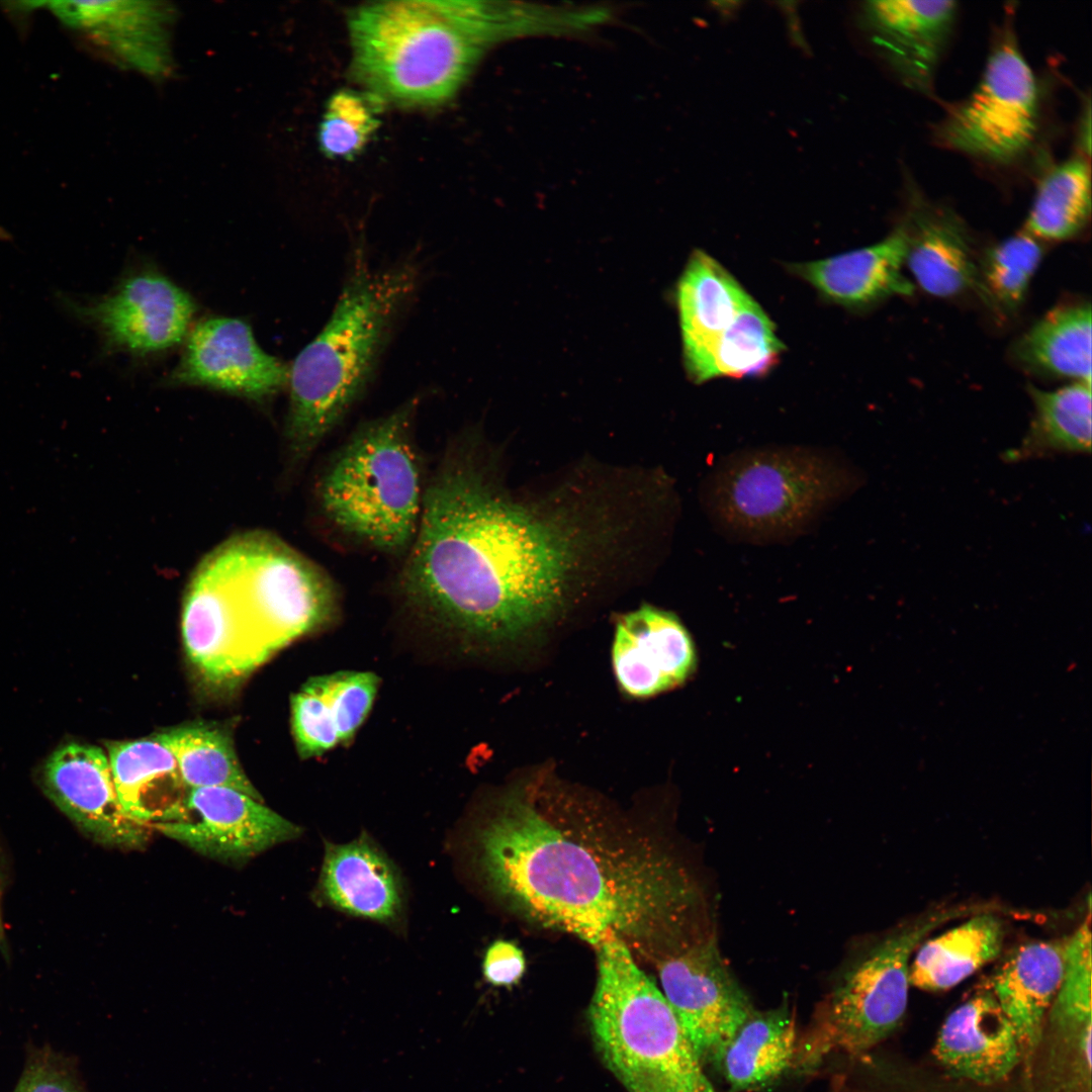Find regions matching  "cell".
Here are the masks:
<instances>
[{
  "instance_id": "obj_35",
  "label": "cell",
  "mask_w": 1092,
  "mask_h": 1092,
  "mask_svg": "<svg viewBox=\"0 0 1092 1092\" xmlns=\"http://www.w3.org/2000/svg\"><path fill=\"white\" fill-rule=\"evenodd\" d=\"M1052 1019L1062 1027L1091 1022L1090 913L1065 943L1063 978L1051 1006Z\"/></svg>"
},
{
  "instance_id": "obj_2",
  "label": "cell",
  "mask_w": 1092,
  "mask_h": 1092,
  "mask_svg": "<svg viewBox=\"0 0 1092 1092\" xmlns=\"http://www.w3.org/2000/svg\"><path fill=\"white\" fill-rule=\"evenodd\" d=\"M633 836L515 797L472 841L485 888L519 914L593 946L612 931L665 959L713 932L706 898L686 867Z\"/></svg>"
},
{
  "instance_id": "obj_3",
  "label": "cell",
  "mask_w": 1092,
  "mask_h": 1092,
  "mask_svg": "<svg viewBox=\"0 0 1092 1092\" xmlns=\"http://www.w3.org/2000/svg\"><path fill=\"white\" fill-rule=\"evenodd\" d=\"M418 279L413 263L375 269L355 260L330 318L289 369L291 461L306 460L363 394Z\"/></svg>"
},
{
  "instance_id": "obj_16",
  "label": "cell",
  "mask_w": 1092,
  "mask_h": 1092,
  "mask_svg": "<svg viewBox=\"0 0 1092 1092\" xmlns=\"http://www.w3.org/2000/svg\"><path fill=\"white\" fill-rule=\"evenodd\" d=\"M311 898L348 916L403 928L406 896L401 874L368 833L347 843L324 842V857Z\"/></svg>"
},
{
  "instance_id": "obj_6",
  "label": "cell",
  "mask_w": 1092,
  "mask_h": 1092,
  "mask_svg": "<svg viewBox=\"0 0 1092 1092\" xmlns=\"http://www.w3.org/2000/svg\"><path fill=\"white\" fill-rule=\"evenodd\" d=\"M594 947L598 977L590 1031L627 1092H715L674 1012L629 945L608 932Z\"/></svg>"
},
{
  "instance_id": "obj_8",
  "label": "cell",
  "mask_w": 1092,
  "mask_h": 1092,
  "mask_svg": "<svg viewBox=\"0 0 1092 1092\" xmlns=\"http://www.w3.org/2000/svg\"><path fill=\"white\" fill-rule=\"evenodd\" d=\"M190 580L228 607L265 660L293 639L332 623L339 611L331 575L268 533L221 543Z\"/></svg>"
},
{
  "instance_id": "obj_20",
  "label": "cell",
  "mask_w": 1092,
  "mask_h": 1092,
  "mask_svg": "<svg viewBox=\"0 0 1092 1092\" xmlns=\"http://www.w3.org/2000/svg\"><path fill=\"white\" fill-rule=\"evenodd\" d=\"M933 1053L951 1074L983 1084L1003 1080L1022 1055L992 990L975 994L947 1016Z\"/></svg>"
},
{
  "instance_id": "obj_10",
  "label": "cell",
  "mask_w": 1092,
  "mask_h": 1092,
  "mask_svg": "<svg viewBox=\"0 0 1092 1092\" xmlns=\"http://www.w3.org/2000/svg\"><path fill=\"white\" fill-rule=\"evenodd\" d=\"M1039 116L1036 78L1007 24L997 35L978 85L947 109L935 136L947 149L1006 166L1033 146Z\"/></svg>"
},
{
  "instance_id": "obj_31",
  "label": "cell",
  "mask_w": 1092,
  "mask_h": 1092,
  "mask_svg": "<svg viewBox=\"0 0 1092 1092\" xmlns=\"http://www.w3.org/2000/svg\"><path fill=\"white\" fill-rule=\"evenodd\" d=\"M1091 214V171L1084 155L1054 166L1037 186L1025 230L1037 240L1065 241L1080 234Z\"/></svg>"
},
{
  "instance_id": "obj_41",
  "label": "cell",
  "mask_w": 1092,
  "mask_h": 1092,
  "mask_svg": "<svg viewBox=\"0 0 1092 1092\" xmlns=\"http://www.w3.org/2000/svg\"><path fill=\"white\" fill-rule=\"evenodd\" d=\"M3 937H4V934H3V923H2V918H1V910H0V942H1L2 940H3Z\"/></svg>"
},
{
  "instance_id": "obj_15",
  "label": "cell",
  "mask_w": 1092,
  "mask_h": 1092,
  "mask_svg": "<svg viewBox=\"0 0 1092 1092\" xmlns=\"http://www.w3.org/2000/svg\"><path fill=\"white\" fill-rule=\"evenodd\" d=\"M42 785L56 806L96 842L138 849L149 840L150 826L123 810L107 754L100 747L81 743L59 747L44 763Z\"/></svg>"
},
{
  "instance_id": "obj_23",
  "label": "cell",
  "mask_w": 1092,
  "mask_h": 1092,
  "mask_svg": "<svg viewBox=\"0 0 1092 1092\" xmlns=\"http://www.w3.org/2000/svg\"><path fill=\"white\" fill-rule=\"evenodd\" d=\"M904 223L905 265L925 292L950 297L978 288V263L968 233L951 210L915 202Z\"/></svg>"
},
{
  "instance_id": "obj_11",
  "label": "cell",
  "mask_w": 1092,
  "mask_h": 1092,
  "mask_svg": "<svg viewBox=\"0 0 1092 1092\" xmlns=\"http://www.w3.org/2000/svg\"><path fill=\"white\" fill-rule=\"evenodd\" d=\"M661 992L703 1064L723 1052L754 1010L722 958L716 933L658 964Z\"/></svg>"
},
{
  "instance_id": "obj_13",
  "label": "cell",
  "mask_w": 1092,
  "mask_h": 1092,
  "mask_svg": "<svg viewBox=\"0 0 1092 1092\" xmlns=\"http://www.w3.org/2000/svg\"><path fill=\"white\" fill-rule=\"evenodd\" d=\"M74 309L96 328L107 348L144 357L180 344L196 305L168 277L142 269L126 275L111 292Z\"/></svg>"
},
{
  "instance_id": "obj_33",
  "label": "cell",
  "mask_w": 1092,
  "mask_h": 1092,
  "mask_svg": "<svg viewBox=\"0 0 1092 1092\" xmlns=\"http://www.w3.org/2000/svg\"><path fill=\"white\" fill-rule=\"evenodd\" d=\"M1039 240L1026 232L990 248L978 264V290L997 309L1011 312L1021 304L1042 258Z\"/></svg>"
},
{
  "instance_id": "obj_1",
  "label": "cell",
  "mask_w": 1092,
  "mask_h": 1092,
  "mask_svg": "<svg viewBox=\"0 0 1092 1092\" xmlns=\"http://www.w3.org/2000/svg\"><path fill=\"white\" fill-rule=\"evenodd\" d=\"M572 517L506 494L470 452H450L426 485L401 596L441 625L516 639L563 605L592 538Z\"/></svg>"
},
{
  "instance_id": "obj_32",
  "label": "cell",
  "mask_w": 1092,
  "mask_h": 1092,
  "mask_svg": "<svg viewBox=\"0 0 1092 1092\" xmlns=\"http://www.w3.org/2000/svg\"><path fill=\"white\" fill-rule=\"evenodd\" d=\"M783 349L774 323L750 298L712 346L697 383L762 375L777 364Z\"/></svg>"
},
{
  "instance_id": "obj_17",
  "label": "cell",
  "mask_w": 1092,
  "mask_h": 1092,
  "mask_svg": "<svg viewBox=\"0 0 1092 1092\" xmlns=\"http://www.w3.org/2000/svg\"><path fill=\"white\" fill-rule=\"evenodd\" d=\"M612 662L626 694L649 697L681 685L695 671L697 654L674 614L642 606L618 621Z\"/></svg>"
},
{
  "instance_id": "obj_21",
  "label": "cell",
  "mask_w": 1092,
  "mask_h": 1092,
  "mask_svg": "<svg viewBox=\"0 0 1092 1092\" xmlns=\"http://www.w3.org/2000/svg\"><path fill=\"white\" fill-rule=\"evenodd\" d=\"M907 244L903 222L877 244L794 264L791 269L825 299L847 308H864L894 295L913 293L914 286L903 273Z\"/></svg>"
},
{
  "instance_id": "obj_40",
  "label": "cell",
  "mask_w": 1092,
  "mask_h": 1092,
  "mask_svg": "<svg viewBox=\"0 0 1092 1092\" xmlns=\"http://www.w3.org/2000/svg\"><path fill=\"white\" fill-rule=\"evenodd\" d=\"M1082 1044H1083V1052H1085L1084 1057H1085V1060L1087 1062L1088 1069L1090 1070V1067H1091V1022L1084 1026V1034H1083Z\"/></svg>"
},
{
  "instance_id": "obj_39",
  "label": "cell",
  "mask_w": 1092,
  "mask_h": 1092,
  "mask_svg": "<svg viewBox=\"0 0 1092 1092\" xmlns=\"http://www.w3.org/2000/svg\"><path fill=\"white\" fill-rule=\"evenodd\" d=\"M481 969L484 980L490 985L511 987L524 976L526 960L515 943L498 939L486 948Z\"/></svg>"
},
{
  "instance_id": "obj_14",
  "label": "cell",
  "mask_w": 1092,
  "mask_h": 1092,
  "mask_svg": "<svg viewBox=\"0 0 1092 1092\" xmlns=\"http://www.w3.org/2000/svg\"><path fill=\"white\" fill-rule=\"evenodd\" d=\"M288 375L287 366L258 345L246 322L213 316L190 329L181 357L165 381L260 402L285 388Z\"/></svg>"
},
{
  "instance_id": "obj_30",
  "label": "cell",
  "mask_w": 1092,
  "mask_h": 1092,
  "mask_svg": "<svg viewBox=\"0 0 1092 1092\" xmlns=\"http://www.w3.org/2000/svg\"><path fill=\"white\" fill-rule=\"evenodd\" d=\"M174 756L189 790L224 787L262 801L244 772L230 735L205 723L185 724L154 736Z\"/></svg>"
},
{
  "instance_id": "obj_25",
  "label": "cell",
  "mask_w": 1092,
  "mask_h": 1092,
  "mask_svg": "<svg viewBox=\"0 0 1092 1092\" xmlns=\"http://www.w3.org/2000/svg\"><path fill=\"white\" fill-rule=\"evenodd\" d=\"M106 748L118 800L133 819L150 826L188 795L173 754L154 736L109 742Z\"/></svg>"
},
{
  "instance_id": "obj_34",
  "label": "cell",
  "mask_w": 1092,
  "mask_h": 1092,
  "mask_svg": "<svg viewBox=\"0 0 1092 1092\" xmlns=\"http://www.w3.org/2000/svg\"><path fill=\"white\" fill-rule=\"evenodd\" d=\"M376 98L341 90L328 101L318 127L323 153L333 159L359 154L379 125Z\"/></svg>"
},
{
  "instance_id": "obj_29",
  "label": "cell",
  "mask_w": 1092,
  "mask_h": 1092,
  "mask_svg": "<svg viewBox=\"0 0 1092 1092\" xmlns=\"http://www.w3.org/2000/svg\"><path fill=\"white\" fill-rule=\"evenodd\" d=\"M1028 391L1033 419L1020 446L1005 453L1006 460L1091 452V383L1074 381L1054 390L1030 385Z\"/></svg>"
},
{
  "instance_id": "obj_4",
  "label": "cell",
  "mask_w": 1092,
  "mask_h": 1092,
  "mask_svg": "<svg viewBox=\"0 0 1092 1092\" xmlns=\"http://www.w3.org/2000/svg\"><path fill=\"white\" fill-rule=\"evenodd\" d=\"M348 28L353 73L370 95L432 106L457 93L503 22L479 1L402 0L355 8Z\"/></svg>"
},
{
  "instance_id": "obj_18",
  "label": "cell",
  "mask_w": 1092,
  "mask_h": 1092,
  "mask_svg": "<svg viewBox=\"0 0 1092 1092\" xmlns=\"http://www.w3.org/2000/svg\"><path fill=\"white\" fill-rule=\"evenodd\" d=\"M86 33L122 64L152 76L169 72L172 9L152 1L35 3Z\"/></svg>"
},
{
  "instance_id": "obj_27",
  "label": "cell",
  "mask_w": 1092,
  "mask_h": 1092,
  "mask_svg": "<svg viewBox=\"0 0 1092 1092\" xmlns=\"http://www.w3.org/2000/svg\"><path fill=\"white\" fill-rule=\"evenodd\" d=\"M1001 921L982 914L920 945L910 965L911 985L927 991L949 989L998 957Z\"/></svg>"
},
{
  "instance_id": "obj_24",
  "label": "cell",
  "mask_w": 1092,
  "mask_h": 1092,
  "mask_svg": "<svg viewBox=\"0 0 1092 1092\" xmlns=\"http://www.w3.org/2000/svg\"><path fill=\"white\" fill-rule=\"evenodd\" d=\"M1064 968L1065 943L1033 941L1010 953L993 978L992 992L1014 1026L1025 1055L1039 1041Z\"/></svg>"
},
{
  "instance_id": "obj_38",
  "label": "cell",
  "mask_w": 1092,
  "mask_h": 1092,
  "mask_svg": "<svg viewBox=\"0 0 1092 1092\" xmlns=\"http://www.w3.org/2000/svg\"><path fill=\"white\" fill-rule=\"evenodd\" d=\"M14 1092H85L73 1071L50 1053L30 1059Z\"/></svg>"
},
{
  "instance_id": "obj_28",
  "label": "cell",
  "mask_w": 1092,
  "mask_h": 1092,
  "mask_svg": "<svg viewBox=\"0 0 1092 1092\" xmlns=\"http://www.w3.org/2000/svg\"><path fill=\"white\" fill-rule=\"evenodd\" d=\"M1091 305L1052 309L1016 342L1014 356L1035 372L1091 383Z\"/></svg>"
},
{
  "instance_id": "obj_9",
  "label": "cell",
  "mask_w": 1092,
  "mask_h": 1092,
  "mask_svg": "<svg viewBox=\"0 0 1092 1092\" xmlns=\"http://www.w3.org/2000/svg\"><path fill=\"white\" fill-rule=\"evenodd\" d=\"M953 914L936 913L907 925L848 965L798 1037L793 1068L809 1072L830 1055H858L885 1039L907 1008L914 949Z\"/></svg>"
},
{
  "instance_id": "obj_42",
  "label": "cell",
  "mask_w": 1092,
  "mask_h": 1092,
  "mask_svg": "<svg viewBox=\"0 0 1092 1092\" xmlns=\"http://www.w3.org/2000/svg\"><path fill=\"white\" fill-rule=\"evenodd\" d=\"M6 237H7L6 232L2 228H0V239L6 238Z\"/></svg>"
},
{
  "instance_id": "obj_5",
  "label": "cell",
  "mask_w": 1092,
  "mask_h": 1092,
  "mask_svg": "<svg viewBox=\"0 0 1092 1092\" xmlns=\"http://www.w3.org/2000/svg\"><path fill=\"white\" fill-rule=\"evenodd\" d=\"M841 454L808 446L732 453L706 478L703 502L717 530L751 544L793 539L859 485Z\"/></svg>"
},
{
  "instance_id": "obj_43",
  "label": "cell",
  "mask_w": 1092,
  "mask_h": 1092,
  "mask_svg": "<svg viewBox=\"0 0 1092 1092\" xmlns=\"http://www.w3.org/2000/svg\"><path fill=\"white\" fill-rule=\"evenodd\" d=\"M0 884H1V879H0Z\"/></svg>"
},
{
  "instance_id": "obj_12",
  "label": "cell",
  "mask_w": 1092,
  "mask_h": 1092,
  "mask_svg": "<svg viewBox=\"0 0 1092 1092\" xmlns=\"http://www.w3.org/2000/svg\"><path fill=\"white\" fill-rule=\"evenodd\" d=\"M152 830L223 861H243L293 840L301 828L240 791L191 789L184 801L150 825Z\"/></svg>"
},
{
  "instance_id": "obj_36",
  "label": "cell",
  "mask_w": 1092,
  "mask_h": 1092,
  "mask_svg": "<svg viewBox=\"0 0 1092 1092\" xmlns=\"http://www.w3.org/2000/svg\"><path fill=\"white\" fill-rule=\"evenodd\" d=\"M291 728L301 758L318 756L341 744L328 700L325 674L307 679L293 694Z\"/></svg>"
},
{
  "instance_id": "obj_19",
  "label": "cell",
  "mask_w": 1092,
  "mask_h": 1092,
  "mask_svg": "<svg viewBox=\"0 0 1092 1092\" xmlns=\"http://www.w3.org/2000/svg\"><path fill=\"white\" fill-rule=\"evenodd\" d=\"M866 10L877 42L900 80L929 95L957 17V2L876 0L868 2Z\"/></svg>"
},
{
  "instance_id": "obj_7",
  "label": "cell",
  "mask_w": 1092,
  "mask_h": 1092,
  "mask_svg": "<svg viewBox=\"0 0 1092 1092\" xmlns=\"http://www.w3.org/2000/svg\"><path fill=\"white\" fill-rule=\"evenodd\" d=\"M418 400L359 428L334 454L316 486L320 509L341 533L400 555L421 520L425 488L413 438Z\"/></svg>"
},
{
  "instance_id": "obj_26",
  "label": "cell",
  "mask_w": 1092,
  "mask_h": 1092,
  "mask_svg": "<svg viewBox=\"0 0 1092 1092\" xmlns=\"http://www.w3.org/2000/svg\"><path fill=\"white\" fill-rule=\"evenodd\" d=\"M797 1041L795 1019L787 1004L753 1010L726 1045L718 1066L731 1089L760 1088L793 1067Z\"/></svg>"
},
{
  "instance_id": "obj_22",
  "label": "cell",
  "mask_w": 1092,
  "mask_h": 1092,
  "mask_svg": "<svg viewBox=\"0 0 1092 1092\" xmlns=\"http://www.w3.org/2000/svg\"><path fill=\"white\" fill-rule=\"evenodd\" d=\"M749 294L714 258L695 251L675 290L685 366L697 382L712 346L750 300Z\"/></svg>"
},
{
  "instance_id": "obj_37",
  "label": "cell",
  "mask_w": 1092,
  "mask_h": 1092,
  "mask_svg": "<svg viewBox=\"0 0 1092 1092\" xmlns=\"http://www.w3.org/2000/svg\"><path fill=\"white\" fill-rule=\"evenodd\" d=\"M327 695L340 743L348 744L369 715L379 677L372 671L346 670L325 674Z\"/></svg>"
}]
</instances>
